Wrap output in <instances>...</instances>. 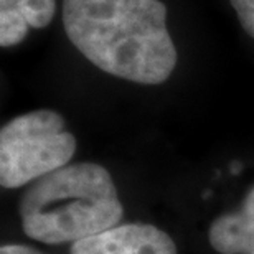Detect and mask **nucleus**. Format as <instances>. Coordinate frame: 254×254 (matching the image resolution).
Listing matches in <instances>:
<instances>
[{"instance_id":"obj_1","label":"nucleus","mask_w":254,"mask_h":254,"mask_svg":"<svg viewBox=\"0 0 254 254\" xmlns=\"http://www.w3.org/2000/svg\"><path fill=\"white\" fill-rule=\"evenodd\" d=\"M63 27L96 68L139 84H162L177 48L160 0H63Z\"/></svg>"},{"instance_id":"obj_2","label":"nucleus","mask_w":254,"mask_h":254,"mask_svg":"<svg viewBox=\"0 0 254 254\" xmlns=\"http://www.w3.org/2000/svg\"><path fill=\"white\" fill-rule=\"evenodd\" d=\"M18 215L28 238L63 245L119 225L124 208L109 172L99 164L79 162L30 184L18 201Z\"/></svg>"},{"instance_id":"obj_3","label":"nucleus","mask_w":254,"mask_h":254,"mask_svg":"<svg viewBox=\"0 0 254 254\" xmlns=\"http://www.w3.org/2000/svg\"><path fill=\"white\" fill-rule=\"evenodd\" d=\"M76 139L57 111L38 109L17 116L0 130V185L22 189L68 165Z\"/></svg>"},{"instance_id":"obj_4","label":"nucleus","mask_w":254,"mask_h":254,"mask_svg":"<svg viewBox=\"0 0 254 254\" xmlns=\"http://www.w3.org/2000/svg\"><path fill=\"white\" fill-rule=\"evenodd\" d=\"M71 254H177L175 241L147 223L116 225L71 245Z\"/></svg>"},{"instance_id":"obj_5","label":"nucleus","mask_w":254,"mask_h":254,"mask_svg":"<svg viewBox=\"0 0 254 254\" xmlns=\"http://www.w3.org/2000/svg\"><path fill=\"white\" fill-rule=\"evenodd\" d=\"M208 241L218 254H254V185L236 211L213 220Z\"/></svg>"},{"instance_id":"obj_6","label":"nucleus","mask_w":254,"mask_h":254,"mask_svg":"<svg viewBox=\"0 0 254 254\" xmlns=\"http://www.w3.org/2000/svg\"><path fill=\"white\" fill-rule=\"evenodd\" d=\"M0 8H13L30 28H45L57 13V0H0Z\"/></svg>"},{"instance_id":"obj_7","label":"nucleus","mask_w":254,"mask_h":254,"mask_svg":"<svg viewBox=\"0 0 254 254\" xmlns=\"http://www.w3.org/2000/svg\"><path fill=\"white\" fill-rule=\"evenodd\" d=\"M30 25L13 8H0V45L2 48L15 47L27 37Z\"/></svg>"},{"instance_id":"obj_8","label":"nucleus","mask_w":254,"mask_h":254,"mask_svg":"<svg viewBox=\"0 0 254 254\" xmlns=\"http://www.w3.org/2000/svg\"><path fill=\"white\" fill-rule=\"evenodd\" d=\"M241 27L254 40V0H230Z\"/></svg>"},{"instance_id":"obj_9","label":"nucleus","mask_w":254,"mask_h":254,"mask_svg":"<svg viewBox=\"0 0 254 254\" xmlns=\"http://www.w3.org/2000/svg\"><path fill=\"white\" fill-rule=\"evenodd\" d=\"M0 254H42L38 250L35 248H30V246H25V245H3L0 248Z\"/></svg>"}]
</instances>
